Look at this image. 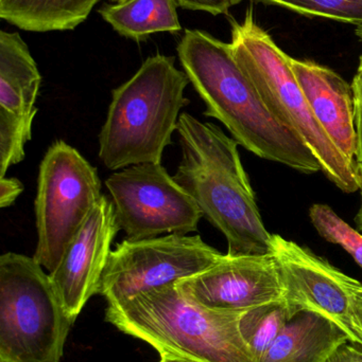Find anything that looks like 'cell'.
I'll return each instance as SVG.
<instances>
[{"label":"cell","instance_id":"8","mask_svg":"<svg viewBox=\"0 0 362 362\" xmlns=\"http://www.w3.org/2000/svg\"><path fill=\"white\" fill-rule=\"evenodd\" d=\"M200 235L167 234L123 240L113 249L102 274L99 295L108 305L174 284L214 265L222 257Z\"/></svg>","mask_w":362,"mask_h":362},{"label":"cell","instance_id":"30","mask_svg":"<svg viewBox=\"0 0 362 362\" xmlns=\"http://www.w3.org/2000/svg\"><path fill=\"white\" fill-rule=\"evenodd\" d=\"M111 1L114 2V4H117V2H123L125 1V0H111Z\"/></svg>","mask_w":362,"mask_h":362},{"label":"cell","instance_id":"24","mask_svg":"<svg viewBox=\"0 0 362 362\" xmlns=\"http://www.w3.org/2000/svg\"><path fill=\"white\" fill-rule=\"evenodd\" d=\"M327 362H362V346L346 342L339 346Z\"/></svg>","mask_w":362,"mask_h":362},{"label":"cell","instance_id":"19","mask_svg":"<svg viewBox=\"0 0 362 362\" xmlns=\"http://www.w3.org/2000/svg\"><path fill=\"white\" fill-rule=\"evenodd\" d=\"M310 216L312 225L324 240L346 249L362 268V235L359 232L327 204H314L310 208Z\"/></svg>","mask_w":362,"mask_h":362},{"label":"cell","instance_id":"3","mask_svg":"<svg viewBox=\"0 0 362 362\" xmlns=\"http://www.w3.org/2000/svg\"><path fill=\"white\" fill-rule=\"evenodd\" d=\"M174 57H149L131 78L112 91L106 122L99 134V158L106 169L162 163L172 144L181 110L189 104V84Z\"/></svg>","mask_w":362,"mask_h":362},{"label":"cell","instance_id":"29","mask_svg":"<svg viewBox=\"0 0 362 362\" xmlns=\"http://www.w3.org/2000/svg\"><path fill=\"white\" fill-rule=\"evenodd\" d=\"M358 72L362 74V57H361V63H359Z\"/></svg>","mask_w":362,"mask_h":362},{"label":"cell","instance_id":"20","mask_svg":"<svg viewBox=\"0 0 362 362\" xmlns=\"http://www.w3.org/2000/svg\"><path fill=\"white\" fill-rule=\"evenodd\" d=\"M299 14L322 17L362 27V0H259Z\"/></svg>","mask_w":362,"mask_h":362},{"label":"cell","instance_id":"16","mask_svg":"<svg viewBox=\"0 0 362 362\" xmlns=\"http://www.w3.org/2000/svg\"><path fill=\"white\" fill-rule=\"evenodd\" d=\"M101 0H0L2 21L25 30L47 33L72 31L84 23Z\"/></svg>","mask_w":362,"mask_h":362},{"label":"cell","instance_id":"9","mask_svg":"<svg viewBox=\"0 0 362 362\" xmlns=\"http://www.w3.org/2000/svg\"><path fill=\"white\" fill-rule=\"evenodd\" d=\"M106 187L117 226L128 240L197 232L203 217L193 197L162 163L119 170L106 180Z\"/></svg>","mask_w":362,"mask_h":362},{"label":"cell","instance_id":"2","mask_svg":"<svg viewBox=\"0 0 362 362\" xmlns=\"http://www.w3.org/2000/svg\"><path fill=\"white\" fill-rule=\"evenodd\" d=\"M176 133L182 159L174 180L225 236L227 253H272V234L264 225L237 142L188 112L181 114Z\"/></svg>","mask_w":362,"mask_h":362},{"label":"cell","instance_id":"21","mask_svg":"<svg viewBox=\"0 0 362 362\" xmlns=\"http://www.w3.org/2000/svg\"><path fill=\"white\" fill-rule=\"evenodd\" d=\"M353 93L355 101V118L357 129L356 171L362 195V74L357 72L353 80Z\"/></svg>","mask_w":362,"mask_h":362},{"label":"cell","instance_id":"13","mask_svg":"<svg viewBox=\"0 0 362 362\" xmlns=\"http://www.w3.org/2000/svg\"><path fill=\"white\" fill-rule=\"evenodd\" d=\"M119 231L114 206L102 195L57 267L49 274L53 287L72 322L93 296L99 295L102 274Z\"/></svg>","mask_w":362,"mask_h":362},{"label":"cell","instance_id":"5","mask_svg":"<svg viewBox=\"0 0 362 362\" xmlns=\"http://www.w3.org/2000/svg\"><path fill=\"white\" fill-rule=\"evenodd\" d=\"M230 46L268 110L305 142L325 176L346 193L361 189L356 167L338 150L315 117L293 74L291 57L257 25L252 8L244 21H232Z\"/></svg>","mask_w":362,"mask_h":362},{"label":"cell","instance_id":"15","mask_svg":"<svg viewBox=\"0 0 362 362\" xmlns=\"http://www.w3.org/2000/svg\"><path fill=\"white\" fill-rule=\"evenodd\" d=\"M346 342L348 335L335 323L302 312L288 321L261 362H327Z\"/></svg>","mask_w":362,"mask_h":362},{"label":"cell","instance_id":"11","mask_svg":"<svg viewBox=\"0 0 362 362\" xmlns=\"http://www.w3.org/2000/svg\"><path fill=\"white\" fill-rule=\"evenodd\" d=\"M176 285L187 299L217 312L244 313L284 298L273 253H227L208 269Z\"/></svg>","mask_w":362,"mask_h":362},{"label":"cell","instance_id":"4","mask_svg":"<svg viewBox=\"0 0 362 362\" xmlns=\"http://www.w3.org/2000/svg\"><path fill=\"white\" fill-rule=\"evenodd\" d=\"M244 313L217 312L187 299L176 283L108 305L106 320L161 356L255 362L240 333Z\"/></svg>","mask_w":362,"mask_h":362},{"label":"cell","instance_id":"12","mask_svg":"<svg viewBox=\"0 0 362 362\" xmlns=\"http://www.w3.org/2000/svg\"><path fill=\"white\" fill-rule=\"evenodd\" d=\"M42 76L16 32L0 31V176L25 159Z\"/></svg>","mask_w":362,"mask_h":362},{"label":"cell","instance_id":"18","mask_svg":"<svg viewBox=\"0 0 362 362\" xmlns=\"http://www.w3.org/2000/svg\"><path fill=\"white\" fill-rule=\"evenodd\" d=\"M289 318L284 300L247 310L240 319V333L255 362H261Z\"/></svg>","mask_w":362,"mask_h":362},{"label":"cell","instance_id":"23","mask_svg":"<svg viewBox=\"0 0 362 362\" xmlns=\"http://www.w3.org/2000/svg\"><path fill=\"white\" fill-rule=\"evenodd\" d=\"M23 191V185L17 178H0V208L12 206Z\"/></svg>","mask_w":362,"mask_h":362},{"label":"cell","instance_id":"1","mask_svg":"<svg viewBox=\"0 0 362 362\" xmlns=\"http://www.w3.org/2000/svg\"><path fill=\"white\" fill-rule=\"evenodd\" d=\"M179 61L205 104L204 116L220 121L233 139L261 158L305 174L321 165L305 142L283 124L261 100L232 53L230 42L199 29H187Z\"/></svg>","mask_w":362,"mask_h":362},{"label":"cell","instance_id":"22","mask_svg":"<svg viewBox=\"0 0 362 362\" xmlns=\"http://www.w3.org/2000/svg\"><path fill=\"white\" fill-rule=\"evenodd\" d=\"M184 10L201 11L212 15L227 14L230 8L242 0H176Z\"/></svg>","mask_w":362,"mask_h":362},{"label":"cell","instance_id":"17","mask_svg":"<svg viewBox=\"0 0 362 362\" xmlns=\"http://www.w3.org/2000/svg\"><path fill=\"white\" fill-rule=\"evenodd\" d=\"M176 0H125L106 4L98 10L119 35L140 40L152 34L182 31Z\"/></svg>","mask_w":362,"mask_h":362},{"label":"cell","instance_id":"27","mask_svg":"<svg viewBox=\"0 0 362 362\" xmlns=\"http://www.w3.org/2000/svg\"><path fill=\"white\" fill-rule=\"evenodd\" d=\"M356 223L358 225L359 230L362 231V204L361 210H359L358 214L356 216Z\"/></svg>","mask_w":362,"mask_h":362},{"label":"cell","instance_id":"10","mask_svg":"<svg viewBox=\"0 0 362 362\" xmlns=\"http://www.w3.org/2000/svg\"><path fill=\"white\" fill-rule=\"evenodd\" d=\"M272 253L280 269L289 318L302 312L321 315L339 327L350 342L362 346V331L354 313V296L362 288L361 283L278 234H272Z\"/></svg>","mask_w":362,"mask_h":362},{"label":"cell","instance_id":"28","mask_svg":"<svg viewBox=\"0 0 362 362\" xmlns=\"http://www.w3.org/2000/svg\"><path fill=\"white\" fill-rule=\"evenodd\" d=\"M355 33L358 36L359 40H362V27H358L355 29Z\"/></svg>","mask_w":362,"mask_h":362},{"label":"cell","instance_id":"6","mask_svg":"<svg viewBox=\"0 0 362 362\" xmlns=\"http://www.w3.org/2000/svg\"><path fill=\"white\" fill-rule=\"evenodd\" d=\"M43 269L27 255L0 257V362H61L74 322Z\"/></svg>","mask_w":362,"mask_h":362},{"label":"cell","instance_id":"26","mask_svg":"<svg viewBox=\"0 0 362 362\" xmlns=\"http://www.w3.org/2000/svg\"><path fill=\"white\" fill-rule=\"evenodd\" d=\"M159 362H199L191 361V359L180 358V357L174 356H161V361Z\"/></svg>","mask_w":362,"mask_h":362},{"label":"cell","instance_id":"25","mask_svg":"<svg viewBox=\"0 0 362 362\" xmlns=\"http://www.w3.org/2000/svg\"><path fill=\"white\" fill-rule=\"evenodd\" d=\"M354 313L357 323L362 331V288L356 291L354 296Z\"/></svg>","mask_w":362,"mask_h":362},{"label":"cell","instance_id":"14","mask_svg":"<svg viewBox=\"0 0 362 362\" xmlns=\"http://www.w3.org/2000/svg\"><path fill=\"white\" fill-rule=\"evenodd\" d=\"M291 67L318 122L356 167L357 129L352 85L334 70L291 57Z\"/></svg>","mask_w":362,"mask_h":362},{"label":"cell","instance_id":"7","mask_svg":"<svg viewBox=\"0 0 362 362\" xmlns=\"http://www.w3.org/2000/svg\"><path fill=\"white\" fill-rule=\"evenodd\" d=\"M101 197L97 169L63 140L53 142L40 163L35 198L33 259L48 274L57 267Z\"/></svg>","mask_w":362,"mask_h":362}]
</instances>
